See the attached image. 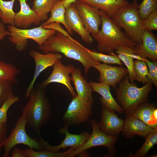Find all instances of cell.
I'll list each match as a JSON object with an SVG mask.
<instances>
[{
	"label": "cell",
	"mask_w": 157,
	"mask_h": 157,
	"mask_svg": "<svg viewBox=\"0 0 157 157\" xmlns=\"http://www.w3.org/2000/svg\"><path fill=\"white\" fill-rule=\"evenodd\" d=\"M93 100H83L77 95L73 97L62 117L65 126H78L88 121L93 113Z\"/></svg>",
	"instance_id": "9c48e42d"
},
{
	"label": "cell",
	"mask_w": 157,
	"mask_h": 157,
	"mask_svg": "<svg viewBox=\"0 0 157 157\" xmlns=\"http://www.w3.org/2000/svg\"><path fill=\"white\" fill-rule=\"evenodd\" d=\"M15 0H0V10L1 13L0 17L3 24L15 26L14 21L15 13L13 11V6Z\"/></svg>",
	"instance_id": "83f0119b"
},
{
	"label": "cell",
	"mask_w": 157,
	"mask_h": 157,
	"mask_svg": "<svg viewBox=\"0 0 157 157\" xmlns=\"http://www.w3.org/2000/svg\"><path fill=\"white\" fill-rule=\"evenodd\" d=\"M61 60L56 62L53 66V70L50 75L40 85L46 88L49 84L52 83L63 84L68 88L73 98L74 97L77 95L71 84L69 75L74 66L70 64L65 66Z\"/></svg>",
	"instance_id": "4fadbf2b"
},
{
	"label": "cell",
	"mask_w": 157,
	"mask_h": 157,
	"mask_svg": "<svg viewBox=\"0 0 157 157\" xmlns=\"http://www.w3.org/2000/svg\"></svg>",
	"instance_id": "7bdbcfd3"
},
{
	"label": "cell",
	"mask_w": 157,
	"mask_h": 157,
	"mask_svg": "<svg viewBox=\"0 0 157 157\" xmlns=\"http://www.w3.org/2000/svg\"><path fill=\"white\" fill-rule=\"evenodd\" d=\"M87 50L90 55L96 61H102L106 64H117L121 66L123 65L118 55L114 53L106 55L87 49Z\"/></svg>",
	"instance_id": "1f68e13d"
},
{
	"label": "cell",
	"mask_w": 157,
	"mask_h": 157,
	"mask_svg": "<svg viewBox=\"0 0 157 157\" xmlns=\"http://www.w3.org/2000/svg\"><path fill=\"white\" fill-rule=\"evenodd\" d=\"M101 118L99 123L100 130L106 134L117 137L122 132L124 120L119 118L115 111L102 106Z\"/></svg>",
	"instance_id": "9a60e30c"
},
{
	"label": "cell",
	"mask_w": 157,
	"mask_h": 157,
	"mask_svg": "<svg viewBox=\"0 0 157 157\" xmlns=\"http://www.w3.org/2000/svg\"><path fill=\"white\" fill-rule=\"evenodd\" d=\"M9 32L1 20H0V41L7 36H9Z\"/></svg>",
	"instance_id": "ab89813d"
},
{
	"label": "cell",
	"mask_w": 157,
	"mask_h": 157,
	"mask_svg": "<svg viewBox=\"0 0 157 157\" xmlns=\"http://www.w3.org/2000/svg\"><path fill=\"white\" fill-rule=\"evenodd\" d=\"M89 83L92 87V91L99 93L101 96L100 100L102 106L120 113L124 112L112 95L110 86L105 83L92 81Z\"/></svg>",
	"instance_id": "ffe728a7"
},
{
	"label": "cell",
	"mask_w": 157,
	"mask_h": 157,
	"mask_svg": "<svg viewBox=\"0 0 157 157\" xmlns=\"http://www.w3.org/2000/svg\"><path fill=\"white\" fill-rule=\"evenodd\" d=\"M75 3L86 30L91 35L98 32L99 26L101 23L100 10L78 0H76Z\"/></svg>",
	"instance_id": "8fae6325"
},
{
	"label": "cell",
	"mask_w": 157,
	"mask_h": 157,
	"mask_svg": "<svg viewBox=\"0 0 157 157\" xmlns=\"http://www.w3.org/2000/svg\"><path fill=\"white\" fill-rule=\"evenodd\" d=\"M26 109L24 107L21 116L18 118L14 128L4 143L3 157H8L12 149L19 144H24L29 148L37 151L44 150L40 141L31 138L26 132Z\"/></svg>",
	"instance_id": "52a82bcc"
},
{
	"label": "cell",
	"mask_w": 157,
	"mask_h": 157,
	"mask_svg": "<svg viewBox=\"0 0 157 157\" xmlns=\"http://www.w3.org/2000/svg\"><path fill=\"white\" fill-rule=\"evenodd\" d=\"M100 10L101 29L96 33L92 35L97 42L98 50L111 55L121 45L134 48L137 44L130 40L121 30V27L104 11Z\"/></svg>",
	"instance_id": "7a4b0ae2"
},
{
	"label": "cell",
	"mask_w": 157,
	"mask_h": 157,
	"mask_svg": "<svg viewBox=\"0 0 157 157\" xmlns=\"http://www.w3.org/2000/svg\"><path fill=\"white\" fill-rule=\"evenodd\" d=\"M118 84L119 87L115 90L117 100L126 115H132L138 105L148 101L149 94L152 89V83H147L139 88L134 82H130L127 75Z\"/></svg>",
	"instance_id": "277c9868"
},
{
	"label": "cell",
	"mask_w": 157,
	"mask_h": 157,
	"mask_svg": "<svg viewBox=\"0 0 157 157\" xmlns=\"http://www.w3.org/2000/svg\"><path fill=\"white\" fill-rule=\"evenodd\" d=\"M69 127L66 126L61 128L59 130L60 133L65 135L64 139L59 145L53 146L50 145L48 142L43 140L40 135V140L41 142L44 150H48L53 152H58L61 149L66 147H73L76 149L83 145L90 136L88 132H83L78 134H71L68 131Z\"/></svg>",
	"instance_id": "7c38bea8"
},
{
	"label": "cell",
	"mask_w": 157,
	"mask_h": 157,
	"mask_svg": "<svg viewBox=\"0 0 157 157\" xmlns=\"http://www.w3.org/2000/svg\"><path fill=\"white\" fill-rule=\"evenodd\" d=\"M90 123L92 130L88 139L81 147L71 151L67 157H75L90 148L99 146L106 147L108 151L107 157L114 156L117 152L115 145L118 140L117 138L108 135L101 131L99 128V122L95 120L91 119Z\"/></svg>",
	"instance_id": "ba28073f"
},
{
	"label": "cell",
	"mask_w": 157,
	"mask_h": 157,
	"mask_svg": "<svg viewBox=\"0 0 157 157\" xmlns=\"http://www.w3.org/2000/svg\"><path fill=\"white\" fill-rule=\"evenodd\" d=\"M157 9V0H143L138 5V12L140 18L144 21Z\"/></svg>",
	"instance_id": "d6a6232c"
},
{
	"label": "cell",
	"mask_w": 157,
	"mask_h": 157,
	"mask_svg": "<svg viewBox=\"0 0 157 157\" xmlns=\"http://www.w3.org/2000/svg\"><path fill=\"white\" fill-rule=\"evenodd\" d=\"M45 88L40 85L33 87L30 93V99L24 106L26 110V126L39 135L50 114L51 106Z\"/></svg>",
	"instance_id": "3957f363"
},
{
	"label": "cell",
	"mask_w": 157,
	"mask_h": 157,
	"mask_svg": "<svg viewBox=\"0 0 157 157\" xmlns=\"http://www.w3.org/2000/svg\"><path fill=\"white\" fill-rule=\"evenodd\" d=\"M21 72L13 65L0 60V80L9 81L13 84L17 83L16 76Z\"/></svg>",
	"instance_id": "4316f807"
},
{
	"label": "cell",
	"mask_w": 157,
	"mask_h": 157,
	"mask_svg": "<svg viewBox=\"0 0 157 157\" xmlns=\"http://www.w3.org/2000/svg\"><path fill=\"white\" fill-rule=\"evenodd\" d=\"M138 0H134L117 11L110 17L126 32L127 37L137 44L142 42V36L144 31L143 21L138 12Z\"/></svg>",
	"instance_id": "5b68a950"
},
{
	"label": "cell",
	"mask_w": 157,
	"mask_h": 157,
	"mask_svg": "<svg viewBox=\"0 0 157 157\" xmlns=\"http://www.w3.org/2000/svg\"><path fill=\"white\" fill-rule=\"evenodd\" d=\"M7 125L6 123L0 126V153L7 137Z\"/></svg>",
	"instance_id": "74e56055"
},
{
	"label": "cell",
	"mask_w": 157,
	"mask_h": 157,
	"mask_svg": "<svg viewBox=\"0 0 157 157\" xmlns=\"http://www.w3.org/2000/svg\"><path fill=\"white\" fill-rule=\"evenodd\" d=\"M56 31L55 34L39 47V49L44 53H61L67 58L79 61L84 67L85 76L90 68L100 63L94 60L89 54L87 49L78 41L72 38L68 32Z\"/></svg>",
	"instance_id": "6da1fadb"
},
{
	"label": "cell",
	"mask_w": 157,
	"mask_h": 157,
	"mask_svg": "<svg viewBox=\"0 0 157 157\" xmlns=\"http://www.w3.org/2000/svg\"><path fill=\"white\" fill-rule=\"evenodd\" d=\"M13 84L6 80H0V107L8 99L14 97Z\"/></svg>",
	"instance_id": "836d02e7"
},
{
	"label": "cell",
	"mask_w": 157,
	"mask_h": 157,
	"mask_svg": "<svg viewBox=\"0 0 157 157\" xmlns=\"http://www.w3.org/2000/svg\"><path fill=\"white\" fill-rule=\"evenodd\" d=\"M20 10L15 13L14 26L19 28L27 29L33 24H39L42 22L35 12L31 9L26 3L27 0H18Z\"/></svg>",
	"instance_id": "d6986e66"
},
{
	"label": "cell",
	"mask_w": 157,
	"mask_h": 157,
	"mask_svg": "<svg viewBox=\"0 0 157 157\" xmlns=\"http://www.w3.org/2000/svg\"><path fill=\"white\" fill-rule=\"evenodd\" d=\"M29 54L34 60L35 66L33 77L26 93L25 96L27 98L29 97L35 83L41 73L47 68L53 66L57 61L63 58V56L58 53L42 54L34 50L30 51Z\"/></svg>",
	"instance_id": "30bf717a"
},
{
	"label": "cell",
	"mask_w": 157,
	"mask_h": 157,
	"mask_svg": "<svg viewBox=\"0 0 157 157\" xmlns=\"http://www.w3.org/2000/svg\"><path fill=\"white\" fill-rule=\"evenodd\" d=\"M144 61L148 67L149 74L151 78V82L157 87V62L156 61H151L145 58Z\"/></svg>",
	"instance_id": "8d00e7d4"
},
{
	"label": "cell",
	"mask_w": 157,
	"mask_h": 157,
	"mask_svg": "<svg viewBox=\"0 0 157 157\" xmlns=\"http://www.w3.org/2000/svg\"><path fill=\"white\" fill-rule=\"evenodd\" d=\"M12 157H26L24 149L14 147L11 154Z\"/></svg>",
	"instance_id": "f35d334b"
},
{
	"label": "cell",
	"mask_w": 157,
	"mask_h": 157,
	"mask_svg": "<svg viewBox=\"0 0 157 157\" xmlns=\"http://www.w3.org/2000/svg\"><path fill=\"white\" fill-rule=\"evenodd\" d=\"M141 44H137L134 48L135 54L143 58H148L152 61L157 59V40L151 32L144 29Z\"/></svg>",
	"instance_id": "e0dca14e"
},
{
	"label": "cell",
	"mask_w": 157,
	"mask_h": 157,
	"mask_svg": "<svg viewBox=\"0 0 157 157\" xmlns=\"http://www.w3.org/2000/svg\"><path fill=\"white\" fill-rule=\"evenodd\" d=\"M133 64L136 76V81L144 84L148 83H152L151 78L146 62L144 61L136 60L134 61Z\"/></svg>",
	"instance_id": "f546056e"
},
{
	"label": "cell",
	"mask_w": 157,
	"mask_h": 157,
	"mask_svg": "<svg viewBox=\"0 0 157 157\" xmlns=\"http://www.w3.org/2000/svg\"><path fill=\"white\" fill-rule=\"evenodd\" d=\"M93 67L100 73L98 79L99 83L106 84L114 89L116 88L117 84L120 81L128 74L127 69L122 67L112 66L99 63Z\"/></svg>",
	"instance_id": "5bb4252c"
},
{
	"label": "cell",
	"mask_w": 157,
	"mask_h": 157,
	"mask_svg": "<svg viewBox=\"0 0 157 157\" xmlns=\"http://www.w3.org/2000/svg\"><path fill=\"white\" fill-rule=\"evenodd\" d=\"M132 115L153 129L157 128V109L154 104L148 101L140 104Z\"/></svg>",
	"instance_id": "44dd1931"
},
{
	"label": "cell",
	"mask_w": 157,
	"mask_h": 157,
	"mask_svg": "<svg viewBox=\"0 0 157 157\" xmlns=\"http://www.w3.org/2000/svg\"><path fill=\"white\" fill-rule=\"evenodd\" d=\"M76 0H63V2L65 8L72 3H75Z\"/></svg>",
	"instance_id": "60d3db41"
},
{
	"label": "cell",
	"mask_w": 157,
	"mask_h": 157,
	"mask_svg": "<svg viewBox=\"0 0 157 157\" xmlns=\"http://www.w3.org/2000/svg\"><path fill=\"white\" fill-rule=\"evenodd\" d=\"M74 149L72 147L63 152H53L48 150L36 151L32 149H25L26 157H65Z\"/></svg>",
	"instance_id": "4dcf8cb0"
},
{
	"label": "cell",
	"mask_w": 157,
	"mask_h": 157,
	"mask_svg": "<svg viewBox=\"0 0 157 157\" xmlns=\"http://www.w3.org/2000/svg\"><path fill=\"white\" fill-rule=\"evenodd\" d=\"M145 141L141 147L135 154H130V157H143L157 143V128L154 129L145 138Z\"/></svg>",
	"instance_id": "f1b7e54d"
},
{
	"label": "cell",
	"mask_w": 157,
	"mask_h": 157,
	"mask_svg": "<svg viewBox=\"0 0 157 157\" xmlns=\"http://www.w3.org/2000/svg\"><path fill=\"white\" fill-rule=\"evenodd\" d=\"M133 51L134 48L124 45L120 46L116 51V53L118 54L120 60L126 67L128 72L129 80L131 82L137 81L134 68V59L131 56Z\"/></svg>",
	"instance_id": "d4e9b609"
},
{
	"label": "cell",
	"mask_w": 157,
	"mask_h": 157,
	"mask_svg": "<svg viewBox=\"0 0 157 157\" xmlns=\"http://www.w3.org/2000/svg\"><path fill=\"white\" fill-rule=\"evenodd\" d=\"M65 19L68 28L78 34L86 43H92L93 39L90 34L84 27L76 8L72 3L66 8Z\"/></svg>",
	"instance_id": "2e32d148"
},
{
	"label": "cell",
	"mask_w": 157,
	"mask_h": 157,
	"mask_svg": "<svg viewBox=\"0 0 157 157\" xmlns=\"http://www.w3.org/2000/svg\"><path fill=\"white\" fill-rule=\"evenodd\" d=\"M1 11L0 10V17L1 16Z\"/></svg>",
	"instance_id": "b9f144b4"
},
{
	"label": "cell",
	"mask_w": 157,
	"mask_h": 157,
	"mask_svg": "<svg viewBox=\"0 0 157 157\" xmlns=\"http://www.w3.org/2000/svg\"><path fill=\"white\" fill-rule=\"evenodd\" d=\"M71 74L70 79L74 85L77 95L83 100H93L92 87L82 76L80 69L74 66Z\"/></svg>",
	"instance_id": "7402d4cb"
},
{
	"label": "cell",
	"mask_w": 157,
	"mask_h": 157,
	"mask_svg": "<svg viewBox=\"0 0 157 157\" xmlns=\"http://www.w3.org/2000/svg\"><path fill=\"white\" fill-rule=\"evenodd\" d=\"M63 0H58L55 3L51 11L50 17L42 24V27L53 23L62 24L65 27L69 35L73 33L72 31L68 27L65 19L66 8L63 4Z\"/></svg>",
	"instance_id": "cb8c5ba5"
},
{
	"label": "cell",
	"mask_w": 157,
	"mask_h": 157,
	"mask_svg": "<svg viewBox=\"0 0 157 157\" xmlns=\"http://www.w3.org/2000/svg\"><path fill=\"white\" fill-rule=\"evenodd\" d=\"M58 0H33L32 9L36 13L42 22L48 19V13Z\"/></svg>",
	"instance_id": "484cf974"
},
{
	"label": "cell",
	"mask_w": 157,
	"mask_h": 157,
	"mask_svg": "<svg viewBox=\"0 0 157 157\" xmlns=\"http://www.w3.org/2000/svg\"><path fill=\"white\" fill-rule=\"evenodd\" d=\"M19 100L18 97L15 96L7 100L0 107V126L6 123L7 113L9 108Z\"/></svg>",
	"instance_id": "e575fe53"
},
{
	"label": "cell",
	"mask_w": 157,
	"mask_h": 157,
	"mask_svg": "<svg viewBox=\"0 0 157 157\" xmlns=\"http://www.w3.org/2000/svg\"><path fill=\"white\" fill-rule=\"evenodd\" d=\"M7 27L9 32L10 41L15 45L17 50L20 52L26 49L28 39L33 40L39 47L41 46L56 32L54 29L43 28L41 25L37 27L28 29L19 28L10 25H8Z\"/></svg>",
	"instance_id": "8992f818"
},
{
	"label": "cell",
	"mask_w": 157,
	"mask_h": 157,
	"mask_svg": "<svg viewBox=\"0 0 157 157\" xmlns=\"http://www.w3.org/2000/svg\"><path fill=\"white\" fill-rule=\"evenodd\" d=\"M104 11L109 17L121 8L129 4L124 0H78Z\"/></svg>",
	"instance_id": "603a6c76"
},
{
	"label": "cell",
	"mask_w": 157,
	"mask_h": 157,
	"mask_svg": "<svg viewBox=\"0 0 157 157\" xmlns=\"http://www.w3.org/2000/svg\"><path fill=\"white\" fill-rule=\"evenodd\" d=\"M144 30L151 31L157 30V10L151 13L142 23Z\"/></svg>",
	"instance_id": "d590c367"
},
{
	"label": "cell",
	"mask_w": 157,
	"mask_h": 157,
	"mask_svg": "<svg viewBox=\"0 0 157 157\" xmlns=\"http://www.w3.org/2000/svg\"><path fill=\"white\" fill-rule=\"evenodd\" d=\"M122 133L128 138L138 135L145 138L154 129L132 115H126Z\"/></svg>",
	"instance_id": "ac0fdd59"
}]
</instances>
